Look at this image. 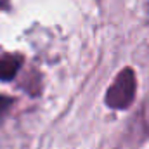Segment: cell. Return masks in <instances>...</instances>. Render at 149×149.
<instances>
[{"label": "cell", "mask_w": 149, "mask_h": 149, "mask_svg": "<svg viewBox=\"0 0 149 149\" xmlns=\"http://www.w3.org/2000/svg\"><path fill=\"white\" fill-rule=\"evenodd\" d=\"M135 74L130 68L123 70L111 83L108 94H106V104L113 109H125L132 104L135 97Z\"/></svg>", "instance_id": "6da1fadb"}, {"label": "cell", "mask_w": 149, "mask_h": 149, "mask_svg": "<svg viewBox=\"0 0 149 149\" xmlns=\"http://www.w3.org/2000/svg\"><path fill=\"white\" fill-rule=\"evenodd\" d=\"M21 68V59L12 54H2L0 56V80L7 81L12 80Z\"/></svg>", "instance_id": "7a4b0ae2"}, {"label": "cell", "mask_w": 149, "mask_h": 149, "mask_svg": "<svg viewBox=\"0 0 149 149\" xmlns=\"http://www.w3.org/2000/svg\"><path fill=\"white\" fill-rule=\"evenodd\" d=\"M10 104H12V99H9V97H5V95H0V116L9 109Z\"/></svg>", "instance_id": "3957f363"}]
</instances>
